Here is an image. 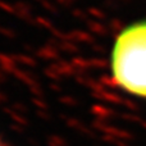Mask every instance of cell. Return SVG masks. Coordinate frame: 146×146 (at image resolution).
<instances>
[{
	"label": "cell",
	"instance_id": "obj_1",
	"mask_svg": "<svg viewBox=\"0 0 146 146\" xmlns=\"http://www.w3.org/2000/svg\"><path fill=\"white\" fill-rule=\"evenodd\" d=\"M115 82L126 91L146 98V21L126 27L111 53Z\"/></svg>",
	"mask_w": 146,
	"mask_h": 146
}]
</instances>
